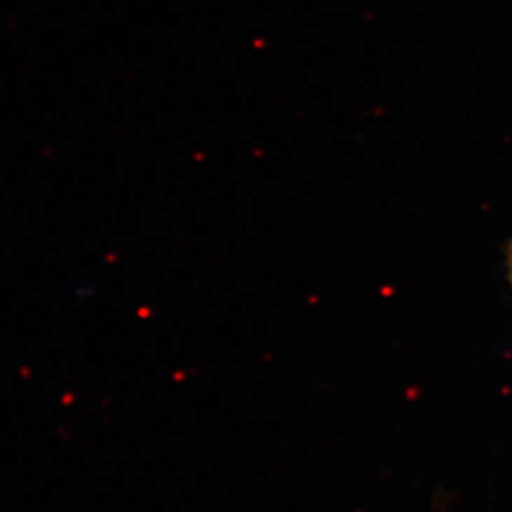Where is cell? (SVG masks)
<instances>
[{"label": "cell", "mask_w": 512, "mask_h": 512, "mask_svg": "<svg viewBox=\"0 0 512 512\" xmlns=\"http://www.w3.org/2000/svg\"><path fill=\"white\" fill-rule=\"evenodd\" d=\"M511 275H512V251H511Z\"/></svg>", "instance_id": "obj_1"}]
</instances>
